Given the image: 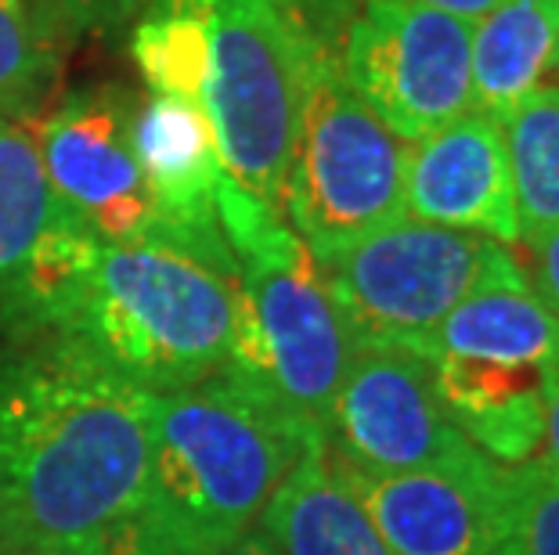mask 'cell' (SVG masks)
Masks as SVG:
<instances>
[{
    "label": "cell",
    "instance_id": "cell-1",
    "mask_svg": "<svg viewBox=\"0 0 559 555\" xmlns=\"http://www.w3.org/2000/svg\"><path fill=\"white\" fill-rule=\"evenodd\" d=\"M148 405L55 342L0 347V527L37 555H98L138 523Z\"/></svg>",
    "mask_w": 559,
    "mask_h": 555
},
{
    "label": "cell",
    "instance_id": "cell-2",
    "mask_svg": "<svg viewBox=\"0 0 559 555\" xmlns=\"http://www.w3.org/2000/svg\"><path fill=\"white\" fill-rule=\"evenodd\" d=\"M145 405L152 451L134 530L156 555H206L246 538L304 455L325 444L231 369L145 394Z\"/></svg>",
    "mask_w": 559,
    "mask_h": 555
},
{
    "label": "cell",
    "instance_id": "cell-3",
    "mask_svg": "<svg viewBox=\"0 0 559 555\" xmlns=\"http://www.w3.org/2000/svg\"><path fill=\"white\" fill-rule=\"evenodd\" d=\"M235 339L239 275L166 242H98L73 314L47 336L141 394L206 383L231 364Z\"/></svg>",
    "mask_w": 559,
    "mask_h": 555
},
{
    "label": "cell",
    "instance_id": "cell-4",
    "mask_svg": "<svg viewBox=\"0 0 559 555\" xmlns=\"http://www.w3.org/2000/svg\"><path fill=\"white\" fill-rule=\"evenodd\" d=\"M217 220L239 275V339L228 369L264 386L325 441L332 400L358 342L329 297L318 260L282 214L228 173L217 184Z\"/></svg>",
    "mask_w": 559,
    "mask_h": 555
},
{
    "label": "cell",
    "instance_id": "cell-5",
    "mask_svg": "<svg viewBox=\"0 0 559 555\" xmlns=\"http://www.w3.org/2000/svg\"><path fill=\"white\" fill-rule=\"evenodd\" d=\"M296 37L304 47V98L282 217L314 260H325L404 217L408 145L343 80V37L304 26Z\"/></svg>",
    "mask_w": 559,
    "mask_h": 555
},
{
    "label": "cell",
    "instance_id": "cell-6",
    "mask_svg": "<svg viewBox=\"0 0 559 555\" xmlns=\"http://www.w3.org/2000/svg\"><path fill=\"white\" fill-rule=\"evenodd\" d=\"M145 8H181L202 22V109L210 116L221 167L249 195L282 214L304 98V47L285 0H145Z\"/></svg>",
    "mask_w": 559,
    "mask_h": 555
},
{
    "label": "cell",
    "instance_id": "cell-7",
    "mask_svg": "<svg viewBox=\"0 0 559 555\" xmlns=\"http://www.w3.org/2000/svg\"><path fill=\"white\" fill-rule=\"evenodd\" d=\"M491 239L401 217L318 260L325 289L358 347H415L477 286Z\"/></svg>",
    "mask_w": 559,
    "mask_h": 555
},
{
    "label": "cell",
    "instance_id": "cell-8",
    "mask_svg": "<svg viewBox=\"0 0 559 555\" xmlns=\"http://www.w3.org/2000/svg\"><path fill=\"white\" fill-rule=\"evenodd\" d=\"M473 22L408 0H358L340 40L350 91L404 145L473 109Z\"/></svg>",
    "mask_w": 559,
    "mask_h": 555
},
{
    "label": "cell",
    "instance_id": "cell-9",
    "mask_svg": "<svg viewBox=\"0 0 559 555\" xmlns=\"http://www.w3.org/2000/svg\"><path fill=\"white\" fill-rule=\"evenodd\" d=\"M138 105L141 98L123 84H87L62 94L33 123L55 198L105 245L166 242V224L134 152Z\"/></svg>",
    "mask_w": 559,
    "mask_h": 555
},
{
    "label": "cell",
    "instance_id": "cell-10",
    "mask_svg": "<svg viewBox=\"0 0 559 555\" xmlns=\"http://www.w3.org/2000/svg\"><path fill=\"white\" fill-rule=\"evenodd\" d=\"M325 451L350 469L390 476L455 466L477 447L451 422L423 353L358 347L332 400Z\"/></svg>",
    "mask_w": 559,
    "mask_h": 555
},
{
    "label": "cell",
    "instance_id": "cell-11",
    "mask_svg": "<svg viewBox=\"0 0 559 555\" xmlns=\"http://www.w3.org/2000/svg\"><path fill=\"white\" fill-rule=\"evenodd\" d=\"M329 462L394 555H498L506 466L484 451L455 466L390 476L350 469L336 455Z\"/></svg>",
    "mask_w": 559,
    "mask_h": 555
},
{
    "label": "cell",
    "instance_id": "cell-12",
    "mask_svg": "<svg viewBox=\"0 0 559 555\" xmlns=\"http://www.w3.org/2000/svg\"><path fill=\"white\" fill-rule=\"evenodd\" d=\"M404 217L520 245L506 130L477 109L408 145Z\"/></svg>",
    "mask_w": 559,
    "mask_h": 555
},
{
    "label": "cell",
    "instance_id": "cell-13",
    "mask_svg": "<svg viewBox=\"0 0 559 555\" xmlns=\"http://www.w3.org/2000/svg\"><path fill=\"white\" fill-rule=\"evenodd\" d=\"M134 152L166 224V242L235 275L231 245L217 220L224 167L206 109L170 94H148L134 116Z\"/></svg>",
    "mask_w": 559,
    "mask_h": 555
},
{
    "label": "cell",
    "instance_id": "cell-14",
    "mask_svg": "<svg viewBox=\"0 0 559 555\" xmlns=\"http://www.w3.org/2000/svg\"><path fill=\"white\" fill-rule=\"evenodd\" d=\"M426 361L462 358L534 369L559 379V322L513 245H495L484 275L433 333L412 347Z\"/></svg>",
    "mask_w": 559,
    "mask_h": 555
},
{
    "label": "cell",
    "instance_id": "cell-15",
    "mask_svg": "<svg viewBox=\"0 0 559 555\" xmlns=\"http://www.w3.org/2000/svg\"><path fill=\"white\" fill-rule=\"evenodd\" d=\"M257 530L278 555H394L332 469L325 444L289 472Z\"/></svg>",
    "mask_w": 559,
    "mask_h": 555
},
{
    "label": "cell",
    "instance_id": "cell-16",
    "mask_svg": "<svg viewBox=\"0 0 559 555\" xmlns=\"http://www.w3.org/2000/svg\"><path fill=\"white\" fill-rule=\"evenodd\" d=\"M559 47V0H498L473 22V109L502 123L549 84Z\"/></svg>",
    "mask_w": 559,
    "mask_h": 555
},
{
    "label": "cell",
    "instance_id": "cell-17",
    "mask_svg": "<svg viewBox=\"0 0 559 555\" xmlns=\"http://www.w3.org/2000/svg\"><path fill=\"white\" fill-rule=\"evenodd\" d=\"M58 217L62 203L47 184L37 126L22 116L0 112V336L4 342L15 339L33 253Z\"/></svg>",
    "mask_w": 559,
    "mask_h": 555
},
{
    "label": "cell",
    "instance_id": "cell-18",
    "mask_svg": "<svg viewBox=\"0 0 559 555\" xmlns=\"http://www.w3.org/2000/svg\"><path fill=\"white\" fill-rule=\"evenodd\" d=\"M520 245L559 228V80L542 84L502 120Z\"/></svg>",
    "mask_w": 559,
    "mask_h": 555
},
{
    "label": "cell",
    "instance_id": "cell-19",
    "mask_svg": "<svg viewBox=\"0 0 559 555\" xmlns=\"http://www.w3.org/2000/svg\"><path fill=\"white\" fill-rule=\"evenodd\" d=\"M66 51L44 0H0V112L37 116L62 76Z\"/></svg>",
    "mask_w": 559,
    "mask_h": 555
},
{
    "label": "cell",
    "instance_id": "cell-20",
    "mask_svg": "<svg viewBox=\"0 0 559 555\" xmlns=\"http://www.w3.org/2000/svg\"><path fill=\"white\" fill-rule=\"evenodd\" d=\"M130 58H134L148 94L199 101L206 91V29L192 11L145 8L130 29Z\"/></svg>",
    "mask_w": 559,
    "mask_h": 555
},
{
    "label": "cell",
    "instance_id": "cell-21",
    "mask_svg": "<svg viewBox=\"0 0 559 555\" xmlns=\"http://www.w3.org/2000/svg\"><path fill=\"white\" fill-rule=\"evenodd\" d=\"M498 555H559V480L542 458L506 466Z\"/></svg>",
    "mask_w": 559,
    "mask_h": 555
},
{
    "label": "cell",
    "instance_id": "cell-22",
    "mask_svg": "<svg viewBox=\"0 0 559 555\" xmlns=\"http://www.w3.org/2000/svg\"><path fill=\"white\" fill-rule=\"evenodd\" d=\"M44 8L66 44H76L87 37H112L134 26L145 0H44Z\"/></svg>",
    "mask_w": 559,
    "mask_h": 555
},
{
    "label": "cell",
    "instance_id": "cell-23",
    "mask_svg": "<svg viewBox=\"0 0 559 555\" xmlns=\"http://www.w3.org/2000/svg\"><path fill=\"white\" fill-rule=\"evenodd\" d=\"M531 250V281L538 289V297L549 303V311L559 322V228L545 234L542 242L527 245Z\"/></svg>",
    "mask_w": 559,
    "mask_h": 555
},
{
    "label": "cell",
    "instance_id": "cell-24",
    "mask_svg": "<svg viewBox=\"0 0 559 555\" xmlns=\"http://www.w3.org/2000/svg\"><path fill=\"white\" fill-rule=\"evenodd\" d=\"M408 4H419V8H433V11H444V15H455V19H466V22H477L491 11L498 0H408Z\"/></svg>",
    "mask_w": 559,
    "mask_h": 555
},
{
    "label": "cell",
    "instance_id": "cell-25",
    "mask_svg": "<svg viewBox=\"0 0 559 555\" xmlns=\"http://www.w3.org/2000/svg\"><path fill=\"white\" fill-rule=\"evenodd\" d=\"M538 458L545 462V469H549L552 476L559 480V386H556V394H552L549 419H545V441H542Z\"/></svg>",
    "mask_w": 559,
    "mask_h": 555
},
{
    "label": "cell",
    "instance_id": "cell-26",
    "mask_svg": "<svg viewBox=\"0 0 559 555\" xmlns=\"http://www.w3.org/2000/svg\"><path fill=\"white\" fill-rule=\"evenodd\" d=\"M206 555H278V552L264 534H260V530H249L246 538L231 541V545H224L217 552H206Z\"/></svg>",
    "mask_w": 559,
    "mask_h": 555
},
{
    "label": "cell",
    "instance_id": "cell-27",
    "mask_svg": "<svg viewBox=\"0 0 559 555\" xmlns=\"http://www.w3.org/2000/svg\"><path fill=\"white\" fill-rule=\"evenodd\" d=\"M98 555H156V552H152V548L145 545V541L138 538V530L130 527L123 538H116L112 545L105 548V552H98Z\"/></svg>",
    "mask_w": 559,
    "mask_h": 555
},
{
    "label": "cell",
    "instance_id": "cell-28",
    "mask_svg": "<svg viewBox=\"0 0 559 555\" xmlns=\"http://www.w3.org/2000/svg\"><path fill=\"white\" fill-rule=\"evenodd\" d=\"M0 555H37V552L26 548L15 534H8V530L0 527Z\"/></svg>",
    "mask_w": 559,
    "mask_h": 555
},
{
    "label": "cell",
    "instance_id": "cell-29",
    "mask_svg": "<svg viewBox=\"0 0 559 555\" xmlns=\"http://www.w3.org/2000/svg\"><path fill=\"white\" fill-rule=\"evenodd\" d=\"M549 80H559V47H556V62H552V76Z\"/></svg>",
    "mask_w": 559,
    "mask_h": 555
}]
</instances>
